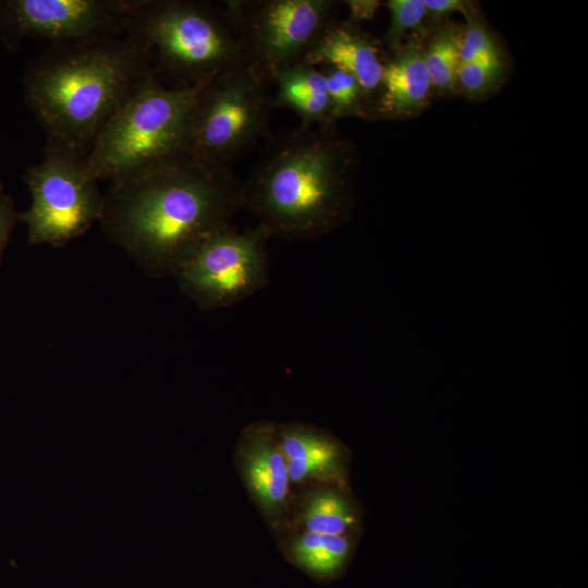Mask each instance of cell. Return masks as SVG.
<instances>
[{
	"label": "cell",
	"mask_w": 588,
	"mask_h": 588,
	"mask_svg": "<svg viewBox=\"0 0 588 588\" xmlns=\"http://www.w3.org/2000/svg\"><path fill=\"white\" fill-rule=\"evenodd\" d=\"M242 208V183L229 170L193 161L110 183L100 215L106 230L155 272L175 274Z\"/></svg>",
	"instance_id": "6da1fadb"
},
{
	"label": "cell",
	"mask_w": 588,
	"mask_h": 588,
	"mask_svg": "<svg viewBox=\"0 0 588 588\" xmlns=\"http://www.w3.org/2000/svg\"><path fill=\"white\" fill-rule=\"evenodd\" d=\"M151 73L147 50L131 32L53 44L30 66L25 94L48 143L86 155L108 120Z\"/></svg>",
	"instance_id": "7a4b0ae2"
},
{
	"label": "cell",
	"mask_w": 588,
	"mask_h": 588,
	"mask_svg": "<svg viewBox=\"0 0 588 588\" xmlns=\"http://www.w3.org/2000/svg\"><path fill=\"white\" fill-rule=\"evenodd\" d=\"M348 170L346 146L332 126L301 124L270 136L242 183V208L269 238H320L347 213Z\"/></svg>",
	"instance_id": "3957f363"
},
{
	"label": "cell",
	"mask_w": 588,
	"mask_h": 588,
	"mask_svg": "<svg viewBox=\"0 0 588 588\" xmlns=\"http://www.w3.org/2000/svg\"><path fill=\"white\" fill-rule=\"evenodd\" d=\"M205 83L169 87L147 75L87 151L93 175L117 183L191 162L193 112Z\"/></svg>",
	"instance_id": "277c9868"
},
{
	"label": "cell",
	"mask_w": 588,
	"mask_h": 588,
	"mask_svg": "<svg viewBox=\"0 0 588 588\" xmlns=\"http://www.w3.org/2000/svg\"><path fill=\"white\" fill-rule=\"evenodd\" d=\"M130 32L155 69L181 86L207 82L245 62L243 34L228 1H143Z\"/></svg>",
	"instance_id": "5b68a950"
},
{
	"label": "cell",
	"mask_w": 588,
	"mask_h": 588,
	"mask_svg": "<svg viewBox=\"0 0 588 588\" xmlns=\"http://www.w3.org/2000/svg\"><path fill=\"white\" fill-rule=\"evenodd\" d=\"M271 83L243 62L207 81L192 119V161L213 170L229 166L269 135L275 109Z\"/></svg>",
	"instance_id": "8992f818"
},
{
	"label": "cell",
	"mask_w": 588,
	"mask_h": 588,
	"mask_svg": "<svg viewBox=\"0 0 588 588\" xmlns=\"http://www.w3.org/2000/svg\"><path fill=\"white\" fill-rule=\"evenodd\" d=\"M85 157L48 143L42 161L27 169L32 203L21 219L32 243L63 244L100 218L103 196Z\"/></svg>",
	"instance_id": "52a82bcc"
},
{
	"label": "cell",
	"mask_w": 588,
	"mask_h": 588,
	"mask_svg": "<svg viewBox=\"0 0 588 588\" xmlns=\"http://www.w3.org/2000/svg\"><path fill=\"white\" fill-rule=\"evenodd\" d=\"M259 226H229L206 238L175 272L182 291L204 309L225 308L261 290L269 258Z\"/></svg>",
	"instance_id": "ba28073f"
},
{
	"label": "cell",
	"mask_w": 588,
	"mask_h": 588,
	"mask_svg": "<svg viewBox=\"0 0 588 588\" xmlns=\"http://www.w3.org/2000/svg\"><path fill=\"white\" fill-rule=\"evenodd\" d=\"M242 34L245 62L270 83L279 71L304 61L333 21L331 0H229Z\"/></svg>",
	"instance_id": "9c48e42d"
},
{
	"label": "cell",
	"mask_w": 588,
	"mask_h": 588,
	"mask_svg": "<svg viewBox=\"0 0 588 588\" xmlns=\"http://www.w3.org/2000/svg\"><path fill=\"white\" fill-rule=\"evenodd\" d=\"M142 2L11 0L1 7L4 21L17 35L62 44L130 32Z\"/></svg>",
	"instance_id": "30bf717a"
},
{
	"label": "cell",
	"mask_w": 588,
	"mask_h": 588,
	"mask_svg": "<svg viewBox=\"0 0 588 588\" xmlns=\"http://www.w3.org/2000/svg\"><path fill=\"white\" fill-rule=\"evenodd\" d=\"M236 461L249 494L270 523L282 522L291 507L286 458L275 436V424L255 422L240 438Z\"/></svg>",
	"instance_id": "8fae6325"
},
{
	"label": "cell",
	"mask_w": 588,
	"mask_h": 588,
	"mask_svg": "<svg viewBox=\"0 0 588 588\" xmlns=\"http://www.w3.org/2000/svg\"><path fill=\"white\" fill-rule=\"evenodd\" d=\"M275 436L295 485L338 486L343 480L340 444L322 430L304 424H275Z\"/></svg>",
	"instance_id": "7c38bea8"
},
{
	"label": "cell",
	"mask_w": 588,
	"mask_h": 588,
	"mask_svg": "<svg viewBox=\"0 0 588 588\" xmlns=\"http://www.w3.org/2000/svg\"><path fill=\"white\" fill-rule=\"evenodd\" d=\"M304 62L314 66H333L351 74L363 96L379 90L383 62L377 47L354 26L332 21L315 41Z\"/></svg>",
	"instance_id": "4fadbf2b"
},
{
	"label": "cell",
	"mask_w": 588,
	"mask_h": 588,
	"mask_svg": "<svg viewBox=\"0 0 588 588\" xmlns=\"http://www.w3.org/2000/svg\"><path fill=\"white\" fill-rule=\"evenodd\" d=\"M383 64L379 96L372 109L382 117H400L426 101L431 83L424 56L414 47L396 48Z\"/></svg>",
	"instance_id": "5bb4252c"
},
{
	"label": "cell",
	"mask_w": 588,
	"mask_h": 588,
	"mask_svg": "<svg viewBox=\"0 0 588 588\" xmlns=\"http://www.w3.org/2000/svg\"><path fill=\"white\" fill-rule=\"evenodd\" d=\"M274 107L291 109L303 125L327 127L335 121L326 79L319 68L304 61L273 75Z\"/></svg>",
	"instance_id": "9a60e30c"
},
{
	"label": "cell",
	"mask_w": 588,
	"mask_h": 588,
	"mask_svg": "<svg viewBox=\"0 0 588 588\" xmlns=\"http://www.w3.org/2000/svg\"><path fill=\"white\" fill-rule=\"evenodd\" d=\"M334 485H318L299 504L297 523L302 531L347 536L356 523V512Z\"/></svg>",
	"instance_id": "2e32d148"
},
{
	"label": "cell",
	"mask_w": 588,
	"mask_h": 588,
	"mask_svg": "<svg viewBox=\"0 0 588 588\" xmlns=\"http://www.w3.org/2000/svg\"><path fill=\"white\" fill-rule=\"evenodd\" d=\"M352 550L348 536L299 531L287 547V555L297 566L318 577L336 575L346 564Z\"/></svg>",
	"instance_id": "e0dca14e"
},
{
	"label": "cell",
	"mask_w": 588,
	"mask_h": 588,
	"mask_svg": "<svg viewBox=\"0 0 588 588\" xmlns=\"http://www.w3.org/2000/svg\"><path fill=\"white\" fill-rule=\"evenodd\" d=\"M457 38L451 32L441 33L424 56L430 83L439 89H450L456 84L460 65Z\"/></svg>",
	"instance_id": "ac0fdd59"
},
{
	"label": "cell",
	"mask_w": 588,
	"mask_h": 588,
	"mask_svg": "<svg viewBox=\"0 0 588 588\" xmlns=\"http://www.w3.org/2000/svg\"><path fill=\"white\" fill-rule=\"evenodd\" d=\"M335 120L358 109L363 93L357 81L348 73L333 66H320Z\"/></svg>",
	"instance_id": "d6986e66"
},
{
	"label": "cell",
	"mask_w": 588,
	"mask_h": 588,
	"mask_svg": "<svg viewBox=\"0 0 588 588\" xmlns=\"http://www.w3.org/2000/svg\"><path fill=\"white\" fill-rule=\"evenodd\" d=\"M501 70L499 54L462 62L458 65L456 83L470 95L479 94L497 82Z\"/></svg>",
	"instance_id": "ffe728a7"
},
{
	"label": "cell",
	"mask_w": 588,
	"mask_h": 588,
	"mask_svg": "<svg viewBox=\"0 0 588 588\" xmlns=\"http://www.w3.org/2000/svg\"><path fill=\"white\" fill-rule=\"evenodd\" d=\"M387 8L391 17L388 41L396 49L404 33L416 27L425 17L427 10L422 0H390Z\"/></svg>",
	"instance_id": "44dd1931"
},
{
	"label": "cell",
	"mask_w": 588,
	"mask_h": 588,
	"mask_svg": "<svg viewBox=\"0 0 588 588\" xmlns=\"http://www.w3.org/2000/svg\"><path fill=\"white\" fill-rule=\"evenodd\" d=\"M457 42L460 63L499 54L488 30L480 24L469 25Z\"/></svg>",
	"instance_id": "7402d4cb"
},
{
	"label": "cell",
	"mask_w": 588,
	"mask_h": 588,
	"mask_svg": "<svg viewBox=\"0 0 588 588\" xmlns=\"http://www.w3.org/2000/svg\"><path fill=\"white\" fill-rule=\"evenodd\" d=\"M346 4L353 21H364L371 19L376 14L378 8L380 7V1L348 0L346 1Z\"/></svg>",
	"instance_id": "603a6c76"
},
{
	"label": "cell",
	"mask_w": 588,
	"mask_h": 588,
	"mask_svg": "<svg viewBox=\"0 0 588 588\" xmlns=\"http://www.w3.org/2000/svg\"><path fill=\"white\" fill-rule=\"evenodd\" d=\"M427 11L436 15H445L453 12L466 13V4L461 0H422Z\"/></svg>",
	"instance_id": "cb8c5ba5"
},
{
	"label": "cell",
	"mask_w": 588,
	"mask_h": 588,
	"mask_svg": "<svg viewBox=\"0 0 588 588\" xmlns=\"http://www.w3.org/2000/svg\"><path fill=\"white\" fill-rule=\"evenodd\" d=\"M12 225V211L10 205L0 193V254Z\"/></svg>",
	"instance_id": "d4e9b609"
}]
</instances>
